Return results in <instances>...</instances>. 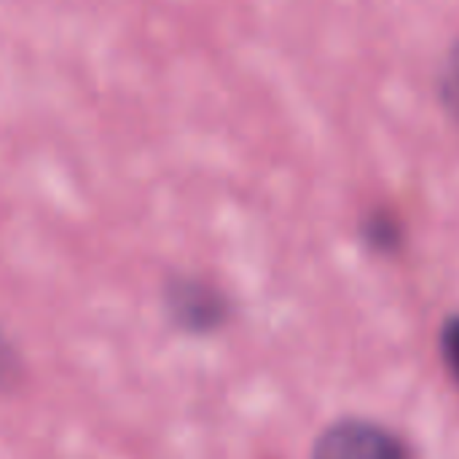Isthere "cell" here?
Returning a JSON list of instances; mask_svg holds the SVG:
<instances>
[{
  "mask_svg": "<svg viewBox=\"0 0 459 459\" xmlns=\"http://www.w3.org/2000/svg\"><path fill=\"white\" fill-rule=\"evenodd\" d=\"M312 459H411L406 444L368 420H342L315 444Z\"/></svg>",
  "mask_w": 459,
  "mask_h": 459,
  "instance_id": "7a4b0ae2",
  "label": "cell"
},
{
  "mask_svg": "<svg viewBox=\"0 0 459 459\" xmlns=\"http://www.w3.org/2000/svg\"><path fill=\"white\" fill-rule=\"evenodd\" d=\"M24 379H27V358L19 342L5 328H0V401L16 395Z\"/></svg>",
  "mask_w": 459,
  "mask_h": 459,
  "instance_id": "3957f363",
  "label": "cell"
},
{
  "mask_svg": "<svg viewBox=\"0 0 459 459\" xmlns=\"http://www.w3.org/2000/svg\"><path fill=\"white\" fill-rule=\"evenodd\" d=\"M161 309L172 328L199 336L218 331L229 317L226 293L204 277L172 274L161 285Z\"/></svg>",
  "mask_w": 459,
  "mask_h": 459,
  "instance_id": "6da1fadb",
  "label": "cell"
},
{
  "mask_svg": "<svg viewBox=\"0 0 459 459\" xmlns=\"http://www.w3.org/2000/svg\"><path fill=\"white\" fill-rule=\"evenodd\" d=\"M438 94H441V102H444L455 116H459V40L455 43V48L449 51L446 65H444V70H441Z\"/></svg>",
  "mask_w": 459,
  "mask_h": 459,
  "instance_id": "277c9868",
  "label": "cell"
},
{
  "mask_svg": "<svg viewBox=\"0 0 459 459\" xmlns=\"http://www.w3.org/2000/svg\"><path fill=\"white\" fill-rule=\"evenodd\" d=\"M441 352L446 360V368L452 371V377L459 382V317L446 323L444 333H441Z\"/></svg>",
  "mask_w": 459,
  "mask_h": 459,
  "instance_id": "8992f818",
  "label": "cell"
},
{
  "mask_svg": "<svg viewBox=\"0 0 459 459\" xmlns=\"http://www.w3.org/2000/svg\"><path fill=\"white\" fill-rule=\"evenodd\" d=\"M366 237L377 245V247H395L398 242V223L387 215H374L368 221Z\"/></svg>",
  "mask_w": 459,
  "mask_h": 459,
  "instance_id": "5b68a950",
  "label": "cell"
}]
</instances>
